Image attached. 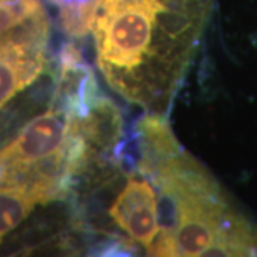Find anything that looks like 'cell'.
<instances>
[{
  "instance_id": "6da1fadb",
  "label": "cell",
  "mask_w": 257,
  "mask_h": 257,
  "mask_svg": "<svg viewBox=\"0 0 257 257\" xmlns=\"http://www.w3.org/2000/svg\"><path fill=\"white\" fill-rule=\"evenodd\" d=\"M92 28L97 66L110 87L162 110L192 57L202 15L173 0H99Z\"/></svg>"
},
{
  "instance_id": "7a4b0ae2",
  "label": "cell",
  "mask_w": 257,
  "mask_h": 257,
  "mask_svg": "<svg viewBox=\"0 0 257 257\" xmlns=\"http://www.w3.org/2000/svg\"><path fill=\"white\" fill-rule=\"evenodd\" d=\"M160 187L165 217L150 256H254L257 231L182 147L146 173Z\"/></svg>"
},
{
  "instance_id": "3957f363",
  "label": "cell",
  "mask_w": 257,
  "mask_h": 257,
  "mask_svg": "<svg viewBox=\"0 0 257 257\" xmlns=\"http://www.w3.org/2000/svg\"><path fill=\"white\" fill-rule=\"evenodd\" d=\"M113 223L150 254L162 231L157 193L150 180L128 176L121 192L109 207Z\"/></svg>"
},
{
  "instance_id": "277c9868",
  "label": "cell",
  "mask_w": 257,
  "mask_h": 257,
  "mask_svg": "<svg viewBox=\"0 0 257 257\" xmlns=\"http://www.w3.org/2000/svg\"><path fill=\"white\" fill-rule=\"evenodd\" d=\"M46 66V43L0 40V109L36 80Z\"/></svg>"
},
{
  "instance_id": "5b68a950",
  "label": "cell",
  "mask_w": 257,
  "mask_h": 257,
  "mask_svg": "<svg viewBox=\"0 0 257 257\" xmlns=\"http://www.w3.org/2000/svg\"><path fill=\"white\" fill-rule=\"evenodd\" d=\"M49 28L42 0H0V40L47 43Z\"/></svg>"
},
{
  "instance_id": "8992f818",
  "label": "cell",
  "mask_w": 257,
  "mask_h": 257,
  "mask_svg": "<svg viewBox=\"0 0 257 257\" xmlns=\"http://www.w3.org/2000/svg\"><path fill=\"white\" fill-rule=\"evenodd\" d=\"M42 194L25 186H0V241L18 227L37 204H46Z\"/></svg>"
}]
</instances>
